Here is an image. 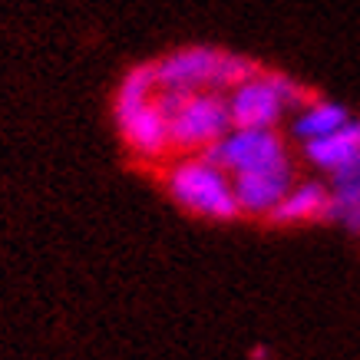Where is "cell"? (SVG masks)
<instances>
[{
	"mask_svg": "<svg viewBox=\"0 0 360 360\" xmlns=\"http://www.w3.org/2000/svg\"><path fill=\"white\" fill-rule=\"evenodd\" d=\"M251 360H268V350H264V347H255V350H251Z\"/></svg>",
	"mask_w": 360,
	"mask_h": 360,
	"instance_id": "cell-12",
	"label": "cell"
},
{
	"mask_svg": "<svg viewBox=\"0 0 360 360\" xmlns=\"http://www.w3.org/2000/svg\"><path fill=\"white\" fill-rule=\"evenodd\" d=\"M304 153L307 159L321 169H340L347 165L354 155H360V120H347L344 126H338L334 132L328 136H317V139H307L304 142Z\"/></svg>",
	"mask_w": 360,
	"mask_h": 360,
	"instance_id": "cell-9",
	"label": "cell"
},
{
	"mask_svg": "<svg viewBox=\"0 0 360 360\" xmlns=\"http://www.w3.org/2000/svg\"><path fill=\"white\" fill-rule=\"evenodd\" d=\"M169 120V142L172 149H205L208 142L221 139L231 129L229 99L219 89H195V93H179V89H159L155 93Z\"/></svg>",
	"mask_w": 360,
	"mask_h": 360,
	"instance_id": "cell-3",
	"label": "cell"
},
{
	"mask_svg": "<svg viewBox=\"0 0 360 360\" xmlns=\"http://www.w3.org/2000/svg\"><path fill=\"white\" fill-rule=\"evenodd\" d=\"M198 155L212 165H221L225 172H258V169H281L288 162L284 139L274 129H235L231 126L221 139L208 142Z\"/></svg>",
	"mask_w": 360,
	"mask_h": 360,
	"instance_id": "cell-5",
	"label": "cell"
},
{
	"mask_svg": "<svg viewBox=\"0 0 360 360\" xmlns=\"http://www.w3.org/2000/svg\"><path fill=\"white\" fill-rule=\"evenodd\" d=\"M262 66L241 53L215 50V46H182L175 53L155 60V83L159 89H179V93H195V89H231L251 79Z\"/></svg>",
	"mask_w": 360,
	"mask_h": 360,
	"instance_id": "cell-2",
	"label": "cell"
},
{
	"mask_svg": "<svg viewBox=\"0 0 360 360\" xmlns=\"http://www.w3.org/2000/svg\"><path fill=\"white\" fill-rule=\"evenodd\" d=\"M229 116L235 129H274L284 116V99L268 70H258L251 79L229 89Z\"/></svg>",
	"mask_w": 360,
	"mask_h": 360,
	"instance_id": "cell-6",
	"label": "cell"
},
{
	"mask_svg": "<svg viewBox=\"0 0 360 360\" xmlns=\"http://www.w3.org/2000/svg\"><path fill=\"white\" fill-rule=\"evenodd\" d=\"M330 205V188L317 186V182H301V186L288 188V195L268 212L274 225H304V221L328 219Z\"/></svg>",
	"mask_w": 360,
	"mask_h": 360,
	"instance_id": "cell-8",
	"label": "cell"
},
{
	"mask_svg": "<svg viewBox=\"0 0 360 360\" xmlns=\"http://www.w3.org/2000/svg\"><path fill=\"white\" fill-rule=\"evenodd\" d=\"M155 93H159L155 63H139L122 77L116 99H112V116H116L122 142L136 155H146V159H159L172 149L169 120H165Z\"/></svg>",
	"mask_w": 360,
	"mask_h": 360,
	"instance_id": "cell-1",
	"label": "cell"
},
{
	"mask_svg": "<svg viewBox=\"0 0 360 360\" xmlns=\"http://www.w3.org/2000/svg\"><path fill=\"white\" fill-rule=\"evenodd\" d=\"M330 182V205L328 219L347 225L350 231H360V155H354L347 165L334 169Z\"/></svg>",
	"mask_w": 360,
	"mask_h": 360,
	"instance_id": "cell-10",
	"label": "cell"
},
{
	"mask_svg": "<svg viewBox=\"0 0 360 360\" xmlns=\"http://www.w3.org/2000/svg\"><path fill=\"white\" fill-rule=\"evenodd\" d=\"M350 116H347V110L340 106V103H330V99H317V96H311L301 106V116L295 120V136L297 139H317V136H328V132H334L338 126H344Z\"/></svg>",
	"mask_w": 360,
	"mask_h": 360,
	"instance_id": "cell-11",
	"label": "cell"
},
{
	"mask_svg": "<svg viewBox=\"0 0 360 360\" xmlns=\"http://www.w3.org/2000/svg\"><path fill=\"white\" fill-rule=\"evenodd\" d=\"M165 188L192 215H205V219H219V221L241 215L235 188H231V175L221 165L205 162L202 155L175 162L169 169V175H165Z\"/></svg>",
	"mask_w": 360,
	"mask_h": 360,
	"instance_id": "cell-4",
	"label": "cell"
},
{
	"mask_svg": "<svg viewBox=\"0 0 360 360\" xmlns=\"http://www.w3.org/2000/svg\"><path fill=\"white\" fill-rule=\"evenodd\" d=\"M231 188L238 198V208L248 215H268L291 188V165L281 169H258V172H235Z\"/></svg>",
	"mask_w": 360,
	"mask_h": 360,
	"instance_id": "cell-7",
	"label": "cell"
}]
</instances>
